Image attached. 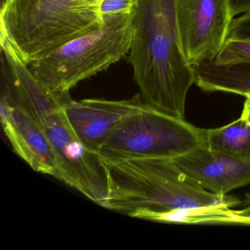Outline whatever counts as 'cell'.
<instances>
[{"label": "cell", "instance_id": "52a82bcc", "mask_svg": "<svg viewBox=\"0 0 250 250\" xmlns=\"http://www.w3.org/2000/svg\"><path fill=\"white\" fill-rule=\"evenodd\" d=\"M175 16L187 62L194 67L214 61L233 20L229 0H175Z\"/></svg>", "mask_w": 250, "mask_h": 250}, {"label": "cell", "instance_id": "5b68a950", "mask_svg": "<svg viewBox=\"0 0 250 250\" xmlns=\"http://www.w3.org/2000/svg\"><path fill=\"white\" fill-rule=\"evenodd\" d=\"M207 139L208 129L145 102L117 125L98 156L109 159H175L207 147Z\"/></svg>", "mask_w": 250, "mask_h": 250}, {"label": "cell", "instance_id": "8992f818", "mask_svg": "<svg viewBox=\"0 0 250 250\" xmlns=\"http://www.w3.org/2000/svg\"><path fill=\"white\" fill-rule=\"evenodd\" d=\"M64 104L42 114L36 121L56 155L61 181L102 206L106 195V181L99 156L77 137L67 119Z\"/></svg>", "mask_w": 250, "mask_h": 250}, {"label": "cell", "instance_id": "9c48e42d", "mask_svg": "<svg viewBox=\"0 0 250 250\" xmlns=\"http://www.w3.org/2000/svg\"><path fill=\"white\" fill-rule=\"evenodd\" d=\"M144 103L140 93L124 100L70 98L64 111L77 137L98 155L117 125Z\"/></svg>", "mask_w": 250, "mask_h": 250}, {"label": "cell", "instance_id": "ac0fdd59", "mask_svg": "<svg viewBox=\"0 0 250 250\" xmlns=\"http://www.w3.org/2000/svg\"><path fill=\"white\" fill-rule=\"evenodd\" d=\"M245 102L243 107L242 113H241V119L245 121L250 125V92L244 96Z\"/></svg>", "mask_w": 250, "mask_h": 250}, {"label": "cell", "instance_id": "277c9868", "mask_svg": "<svg viewBox=\"0 0 250 250\" xmlns=\"http://www.w3.org/2000/svg\"><path fill=\"white\" fill-rule=\"evenodd\" d=\"M103 28L64 45L30 66L36 78L59 94L108 69L128 55L134 36V11L104 16Z\"/></svg>", "mask_w": 250, "mask_h": 250}, {"label": "cell", "instance_id": "8fae6325", "mask_svg": "<svg viewBox=\"0 0 250 250\" xmlns=\"http://www.w3.org/2000/svg\"><path fill=\"white\" fill-rule=\"evenodd\" d=\"M194 68V84L203 91L245 96L250 92V64L220 65L203 62Z\"/></svg>", "mask_w": 250, "mask_h": 250}, {"label": "cell", "instance_id": "7c38bea8", "mask_svg": "<svg viewBox=\"0 0 250 250\" xmlns=\"http://www.w3.org/2000/svg\"><path fill=\"white\" fill-rule=\"evenodd\" d=\"M207 147L250 162V125L240 118L228 125L208 129Z\"/></svg>", "mask_w": 250, "mask_h": 250}, {"label": "cell", "instance_id": "2e32d148", "mask_svg": "<svg viewBox=\"0 0 250 250\" xmlns=\"http://www.w3.org/2000/svg\"><path fill=\"white\" fill-rule=\"evenodd\" d=\"M229 2L232 18L241 14L250 15V0H229Z\"/></svg>", "mask_w": 250, "mask_h": 250}, {"label": "cell", "instance_id": "ba28073f", "mask_svg": "<svg viewBox=\"0 0 250 250\" xmlns=\"http://www.w3.org/2000/svg\"><path fill=\"white\" fill-rule=\"evenodd\" d=\"M0 115L4 132L17 155L36 172L61 181L58 159L43 128L3 83Z\"/></svg>", "mask_w": 250, "mask_h": 250}, {"label": "cell", "instance_id": "ffe728a7", "mask_svg": "<svg viewBox=\"0 0 250 250\" xmlns=\"http://www.w3.org/2000/svg\"><path fill=\"white\" fill-rule=\"evenodd\" d=\"M134 1H137V0H134Z\"/></svg>", "mask_w": 250, "mask_h": 250}, {"label": "cell", "instance_id": "5bb4252c", "mask_svg": "<svg viewBox=\"0 0 250 250\" xmlns=\"http://www.w3.org/2000/svg\"><path fill=\"white\" fill-rule=\"evenodd\" d=\"M228 39L250 41V15H242L232 20Z\"/></svg>", "mask_w": 250, "mask_h": 250}, {"label": "cell", "instance_id": "6da1fadb", "mask_svg": "<svg viewBox=\"0 0 250 250\" xmlns=\"http://www.w3.org/2000/svg\"><path fill=\"white\" fill-rule=\"evenodd\" d=\"M99 159L106 181L102 207L131 217L167 222L179 212L231 208L239 202L205 189L185 175L174 159Z\"/></svg>", "mask_w": 250, "mask_h": 250}, {"label": "cell", "instance_id": "3957f363", "mask_svg": "<svg viewBox=\"0 0 250 250\" xmlns=\"http://www.w3.org/2000/svg\"><path fill=\"white\" fill-rule=\"evenodd\" d=\"M104 0H5L0 41L27 65L103 28Z\"/></svg>", "mask_w": 250, "mask_h": 250}, {"label": "cell", "instance_id": "7a4b0ae2", "mask_svg": "<svg viewBox=\"0 0 250 250\" xmlns=\"http://www.w3.org/2000/svg\"><path fill=\"white\" fill-rule=\"evenodd\" d=\"M145 102L185 118L186 99L195 82L180 43L175 0H137L134 36L128 57Z\"/></svg>", "mask_w": 250, "mask_h": 250}, {"label": "cell", "instance_id": "e0dca14e", "mask_svg": "<svg viewBox=\"0 0 250 250\" xmlns=\"http://www.w3.org/2000/svg\"><path fill=\"white\" fill-rule=\"evenodd\" d=\"M235 211L242 220L243 225H250V194L247 195L245 207L241 210H235Z\"/></svg>", "mask_w": 250, "mask_h": 250}, {"label": "cell", "instance_id": "4fadbf2b", "mask_svg": "<svg viewBox=\"0 0 250 250\" xmlns=\"http://www.w3.org/2000/svg\"><path fill=\"white\" fill-rule=\"evenodd\" d=\"M213 62L220 65L250 64V41L227 39Z\"/></svg>", "mask_w": 250, "mask_h": 250}, {"label": "cell", "instance_id": "9a60e30c", "mask_svg": "<svg viewBox=\"0 0 250 250\" xmlns=\"http://www.w3.org/2000/svg\"><path fill=\"white\" fill-rule=\"evenodd\" d=\"M134 0H104L102 5L104 16L115 14H129L134 11Z\"/></svg>", "mask_w": 250, "mask_h": 250}, {"label": "cell", "instance_id": "30bf717a", "mask_svg": "<svg viewBox=\"0 0 250 250\" xmlns=\"http://www.w3.org/2000/svg\"><path fill=\"white\" fill-rule=\"evenodd\" d=\"M174 161L188 178L214 194H227L250 184V162L208 147L193 150Z\"/></svg>", "mask_w": 250, "mask_h": 250}, {"label": "cell", "instance_id": "d6986e66", "mask_svg": "<svg viewBox=\"0 0 250 250\" xmlns=\"http://www.w3.org/2000/svg\"><path fill=\"white\" fill-rule=\"evenodd\" d=\"M4 1H5V0H0V4H2V2H4Z\"/></svg>", "mask_w": 250, "mask_h": 250}]
</instances>
